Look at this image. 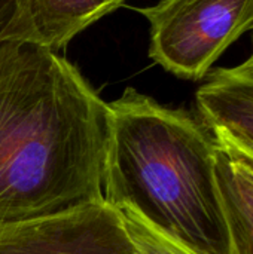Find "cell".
I'll list each match as a JSON object with an SVG mask.
<instances>
[{
  "label": "cell",
  "mask_w": 253,
  "mask_h": 254,
  "mask_svg": "<svg viewBox=\"0 0 253 254\" xmlns=\"http://www.w3.org/2000/svg\"><path fill=\"white\" fill-rule=\"evenodd\" d=\"M137 10L151 25V58L188 80L206 77L221 55L253 30V0H160Z\"/></svg>",
  "instance_id": "cell-3"
},
{
  "label": "cell",
  "mask_w": 253,
  "mask_h": 254,
  "mask_svg": "<svg viewBox=\"0 0 253 254\" xmlns=\"http://www.w3.org/2000/svg\"><path fill=\"white\" fill-rule=\"evenodd\" d=\"M234 68H236L237 71H240V73H245V74L253 76V49H252V54H251V57H249L246 61H243L242 64L236 65Z\"/></svg>",
  "instance_id": "cell-9"
},
{
  "label": "cell",
  "mask_w": 253,
  "mask_h": 254,
  "mask_svg": "<svg viewBox=\"0 0 253 254\" xmlns=\"http://www.w3.org/2000/svg\"><path fill=\"white\" fill-rule=\"evenodd\" d=\"M125 0H10L0 42L55 52Z\"/></svg>",
  "instance_id": "cell-5"
},
{
  "label": "cell",
  "mask_w": 253,
  "mask_h": 254,
  "mask_svg": "<svg viewBox=\"0 0 253 254\" xmlns=\"http://www.w3.org/2000/svg\"><path fill=\"white\" fill-rule=\"evenodd\" d=\"M119 211L136 254H197L146 223L134 211L128 208Z\"/></svg>",
  "instance_id": "cell-8"
},
{
  "label": "cell",
  "mask_w": 253,
  "mask_h": 254,
  "mask_svg": "<svg viewBox=\"0 0 253 254\" xmlns=\"http://www.w3.org/2000/svg\"><path fill=\"white\" fill-rule=\"evenodd\" d=\"M104 201L197 254H234L215 174L216 140L182 109L127 88L109 103Z\"/></svg>",
  "instance_id": "cell-2"
},
{
  "label": "cell",
  "mask_w": 253,
  "mask_h": 254,
  "mask_svg": "<svg viewBox=\"0 0 253 254\" xmlns=\"http://www.w3.org/2000/svg\"><path fill=\"white\" fill-rule=\"evenodd\" d=\"M0 254H136L122 213L98 201L0 228Z\"/></svg>",
  "instance_id": "cell-4"
},
{
  "label": "cell",
  "mask_w": 253,
  "mask_h": 254,
  "mask_svg": "<svg viewBox=\"0 0 253 254\" xmlns=\"http://www.w3.org/2000/svg\"><path fill=\"white\" fill-rule=\"evenodd\" d=\"M9 9H10V0L4 1V3H0V30L7 18V13H9Z\"/></svg>",
  "instance_id": "cell-10"
},
{
  "label": "cell",
  "mask_w": 253,
  "mask_h": 254,
  "mask_svg": "<svg viewBox=\"0 0 253 254\" xmlns=\"http://www.w3.org/2000/svg\"><path fill=\"white\" fill-rule=\"evenodd\" d=\"M110 107L57 52L0 42V228L103 201Z\"/></svg>",
  "instance_id": "cell-1"
},
{
  "label": "cell",
  "mask_w": 253,
  "mask_h": 254,
  "mask_svg": "<svg viewBox=\"0 0 253 254\" xmlns=\"http://www.w3.org/2000/svg\"><path fill=\"white\" fill-rule=\"evenodd\" d=\"M195 104L216 141L253 159V76L234 67L219 68L197 89Z\"/></svg>",
  "instance_id": "cell-6"
},
{
  "label": "cell",
  "mask_w": 253,
  "mask_h": 254,
  "mask_svg": "<svg viewBox=\"0 0 253 254\" xmlns=\"http://www.w3.org/2000/svg\"><path fill=\"white\" fill-rule=\"evenodd\" d=\"M215 174L234 254H253V193L228 146L216 141Z\"/></svg>",
  "instance_id": "cell-7"
},
{
  "label": "cell",
  "mask_w": 253,
  "mask_h": 254,
  "mask_svg": "<svg viewBox=\"0 0 253 254\" xmlns=\"http://www.w3.org/2000/svg\"><path fill=\"white\" fill-rule=\"evenodd\" d=\"M219 143H221V141H219ZM224 144H225V143H224ZM230 147H231V146H230ZM233 149H234V147H233ZM234 150H236V149H234ZM236 153L240 156V159H242V161H243V162H245V164H246V165H248V167H249V168L253 171V159H251V158H249V156H246V155H243V153H242V152H239V150H236Z\"/></svg>",
  "instance_id": "cell-11"
}]
</instances>
